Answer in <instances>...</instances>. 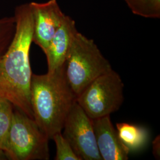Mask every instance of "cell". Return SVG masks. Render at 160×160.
I'll list each match as a JSON object with an SVG mask.
<instances>
[{
  "label": "cell",
  "instance_id": "cell-1",
  "mask_svg": "<svg viewBox=\"0 0 160 160\" xmlns=\"http://www.w3.org/2000/svg\"><path fill=\"white\" fill-rule=\"evenodd\" d=\"M13 16L15 33L7 51L0 58V95L34 119L30 102L33 74L30 62L33 19L29 3L17 6Z\"/></svg>",
  "mask_w": 160,
  "mask_h": 160
},
{
  "label": "cell",
  "instance_id": "cell-2",
  "mask_svg": "<svg viewBox=\"0 0 160 160\" xmlns=\"http://www.w3.org/2000/svg\"><path fill=\"white\" fill-rule=\"evenodd\" d=\"M76 100L66 78L64 65L53 72L32 75L30 102L33 119L49 140L62 132Z\"/></svg>",
  "mask_w": 160,
  "mask_h": 160
},
{
  "label": "cell",
  "instance_id": "cell-3",
  "mask_svg": "<svg viewBox=\"0 0 160 160\" xmlns=\"http://www.w3.org/2000/svg\"><path fill=\"white\" fill-rule=\"evenodd\" d=\"M64 66L67 80L77 97L92 81L112 69L94 41L78 32Z\"/></svg>",
  "mask_w": 160,
  "mask_h": 160
},
{
  "label": "cell",
  "instance_id": "cell-4",
  "mask_svg": "<svg viewBox=\"0 0 160 160\" xmlns=\"http://www.w3.org/2000/svg\"><path fill=\"white\" fill-rule=\"evenodd\" d=\"M49 141L34 119L14 108L4 154L7 160H49Z\"/></svg>",
  "mask_w": 160,
  "mask_h": 160
},
{
  "label": "cell",
  "instance_id": "cell-5",
  "mask_svg": "<svg viewBox=\"0 0 160 160\" xmlns=\"http://www.w3.org/2000/svg\"><path fill=\"white\" fill-rule=\"evenodd\" d=\"M124 84L113 69L99 76L77 97V103L92 120L119 110L124 101Z\"/></svg>",
  "mask_w": 160,
  "mask_h": 160
},
{
  "label": "cell",
  "instance_id": "cell-6",
  "mask_svg": "<svg viewBox=\"0 0 160 160\" xmlns=\"http://www.w3.org/2000/svg\"><path fill=\"white\" fill-rule=\"evenodd\" d=\"M62 131L63 137L81 160H102L97 148L92 120L77 102L69 113Z\"/></svg>",
  "mask_w": 160,
  "mask_h": 160
},
{
  "label": "cell",
  "instance_id": "cell-7",
  "mask_svg": "<svg viewBox=\"0 0 160 160\" xmlns=\"http://www.w3.org/2000/svg\"><path fill=\"white\" fill-rule=\"evenodd\" d=\"M33 19V42L45 53L65 14L57 0L29 3Z\"/></svg>",
  "mask_w": 160,
  "mask_h": 160
},
{
  "label": "cell",
  "instance_id": "cell-8",
  "mask_svg": "<svg viewBox=\"0 0 160 160\" xmlns=\"http://www.w3.org/2000/svg\"><path fill=\"white\" fill-rule=\"evenodd\" d=\"M97 148L102 160H127L129 150L121 142L116 129L106 116L92 120Z\"/></svg>",
  "mask_w": 160,
  "mask_h": 160
},
{
  "label": "cell",
  "instance_id": "cell-9",
  "mask_svg": "<svg viewBox=\"0 0 160 160\" xmlns=\"http://www.w3.org/2000/svg\"><path fill=\"white\" fill-rule=\"evenodd\" d=\"M78 32L74 20L65 15L44 53L47 59L48 72H53L64 65Z\"/></svg>",
  "mask_w": 160,
  "mask_h": 160
},
{
  "label": "cell",
  "instance_id": "cell-10",
  "mask_svg": "<svg viewBox=\"0 0 160 160\" xmlns=\"http://www.w3.org/2000/svg\"><path fill=\"white\" fill-rule=\"evenodd\" d=\"M116 131L121 142L129 151L142 148L148 140V132L141 126L128 123H118Z\"/></svg>",
  "mask_w": 160,
  "mask_h": 160
},
{
  "label": "cell",
  "instance_id": "cell-11",
  "mask_svg": "<svg viewBox=\"0 0 160 160\" xmlns=\"http://www.w3.org/2000/svg\"><path fill=\"white\" fill-rule=\"evenodd\" d=\"M14 111L13 104L8 99L0 95V150L4 154L7 148L8 137Z\"/></svg>",
  "mask_w": 160,
  "mask_h": 160
},
{
  "label": "cell",
  "instance_id": "cell-12",
  "mask_svg": "<svg viewBox=\"0 0 160 160\" xmlns=\"http://www.w3.org/2000/svg\"><path fill=\"white\" fill-rule=\"evenodd\" d=\"M133 14L147 18H160V0H124Z\"/></svg>",
  "mask_w": 160,
  "mask_h": 160
},
{
  "label": "cell",
  "instance_id": "cell-13",
  "mask_svg": "<svg viewBox=\"0 0 160 160\" xmlns=\"http://www.w3.org/2000/svg\"><path fill=\"white\" fill-rule=\"evenodd\" d=\"M16 31L14 16L0 17V58L10 46Z\"/></svg>",
  "mask_w": 160,
  "mask_h": 160
},
{
  "label": "cell",
  "instance_id": "cell-14",
  "mask_svg": "<svg viewBox=\"0 0 160 160\" xmlns=\"http://www.w3.org/2000/svg\"><path fill=\"white\" fill-rule=\"evenodd\" d=\"M56 145L55 160H81L61 132L55 134L52 138Z\"/></svg>",
  "mask_w": 160,
  "mask_h": 160
},
{
  "label": "cell",
  "instance_id": "cell-15",
  "mask_svg": "<svg viewBox=\"0 0 160 160\" xmlns=\"http://www.w3.org/2000/svg\"><path fill=\"white\" fill-rule=\"evenodd\" d=\"M152 143H153V153H154L155 157H160L158 155H158H160V153H159L160 151H158V146L160 145L159 137H158H158L155 138L154 141Z\"/></svg>",
  "mask_w": 160,
  "mask_h": 160
},
{
  "label": "cell",
  "instance_id": "cell-16",
  "mask_svg": "<svg viewBox=\"0 0 160 160\" xmlns=\"http://www.w3.org/2000/svg\"><path fill=\"white\" fill-rule=\"evenodd\" d=\"M7 160L6 156L2 151L0 150V160Z\"/></svg>",
  "mask_w": 160,
  "mask_h": 160
}]
</instances>
